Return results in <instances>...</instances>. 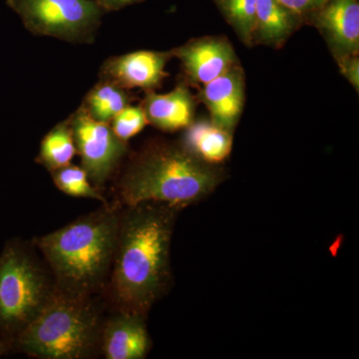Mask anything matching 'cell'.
<instances>
[{"instance_id":"30bf717a","label":"cell","mask_w":359,"mask_h":359,"mask_svg":"<svg viewBox=\"0 0 359 359\" xmlns=\"http://www.w3.org/2000/svg\"><path fill=\"white\" fill-rule=\"evenodd\" d=\"M171 52L181 61L189 79L197 84L209 83L237 65L233 46L219 37L192 40Z\"/></svg>"},{"instance_id":"ffe728a7","label":"cell","mask_w":359,"mask_h":359,"mask_svg":"<svg viewBox=\"0 0 359 359\" xmlns=\"http://www.w3.org/2000/svg\"><path fill=\"white\" fill-rule=\"evenodd\" d=\"M109 124L120 140L128 142L140 133L149 123L142 106L128 105L120 111Z\"/></svg>"},{"instance_id":"8992f818","label":"cell","mask_w":359,"mask_h":359,"mask_svg":"<svg viewBox=\"0 0 359 359\" xmlns=\"http://www.w3.org/2000/svg\"><path fill=\"white\" fill-rule=\"evenodd\" d=\"M33 34L83 43L93 39L101 7L93 0H8Z\"/></svg>"},{"instance_id":"7c38bea8","label":"cell","mask_w":359,"mask_h":359,"mask_svg":"<svg viewBox=\"0 0 359 359\" xmlns=\"http://www.w3.org/2000/svg\"><path fill=\"white\" fill-rule=\"evenodd\" d=\"M201 98L211 114V122L233 133L245 103V77L242 67L237 63L221 76L205 84Z\"/></svg>"},{"instance_id":"ba28073f","label":"cell","mask_w":359,"mask_h":359,"mask_svg":"<svg viewBox=\"0 0 359 359\" xmlns=\"http://www.w3.org/2000/svg\"><path fill=\"white\" fill-rule=\"evenodd\" d=\"M171 51L139 50L107 59L101 67V79L124 90L142 88L152 91L168 73L165 68Z\"/></svg>"},{"instance_id":"603a6c76","label":"cell","mask_w":359,"mask_h":359,"mask_svg":"<svg viewBox=\"0 0 359 359\" xmlns=\"http://www.w3.org/2000/svg\"><path fill=\"white\" fill-rule=\"evenodd\" d=\"M140 1H143V0H96L95 2L101 8L118 11V9L124 8V7Z\"/></svg>"},{"instance_id":"2e32d148","label":"cell","mask_w":359,"mask_h":359,"mask_svg":"<svg viewBox=\"0 0 359 359\" xmlns=\"http://www.w3.org/2000/svg\"><path fill=\"white\" fill-rule=\"evenodd\" d=\"M76 154L72 130L67 120L59 123L45 135L36 160L49 172H52L71 164V161Z\"/></svg>"},{"instance_id":"8fae6325","label":"cell","mask_w":359,"mask_h":359,"mask_svg":"<svg viewBox=\"0 0 359 359\" xmlns=\"http://www.w3.org/2000/svg\"><path fill=\"white\" fill-rule=\"evenodd\" d=\"M309 18L327 40L335 58L358 55L359 0H327Z\"/></svg>"},{"instance_id":"52a82bcc","label":"cell","mask_w":359,"mask_h":359,"mask_svg":"<svg viewBox=\"0 0 359 359\" xmlns=\"http://www.w3.org/2000/svg\"><path fill=\"white\" fill-rule=\"evenodd\" d=\"M81 167L92 185L102 192L128 152L127 142L116 136L109 123L93 119L81 106L68 119Z\"/></svg>"},{"instance_id":"44dd1931","label":"cell","mask_w":359,"mask_h":359,"mask_svg":"<svg viewBox=\"0 0 359 359\" xmlns=\"http://www.w3.org/2000/svg\"><path fill=\"white\" fill-rule=\"evenodd\" d=\"M283 6L302 18L320 8L327 0H276Z\"/></svg>"},{"instance_id":"9a60e30c","label":"cell","mask_w":359,"mask_h":359,"mask_svg":"<svg viewBox=\"0 0 359 359\" xmlns=\"http://www.w3.org/2000/svg\"><path fill=\"white\" fill-rule=\"evenodd\" d=\"M182 145L208 164L218 165L231 154L233 133L212 122H192Z\"/></svg>"},{"instance_id":"5b68a950","label":"cell","mask_w":359,"mask_h":359,"mask_svg":"<svg viewBox=\"0 0 359 359\" xmlns=\"http://www.w3.org/2000/svg\"><path fill=\"white\" fill-rule=\"evenodd\" d=\"M56 292L50 269L34 245L18 238L0 254V339L11 346Z\"/></svg>"},{"instance_id":"3957f363","label":"cell","mask_w":359,"mask_h":359,"mask_svg":"<svg viewBox=\"0 0 359 359\" xmlns=\"http://www.w3.org/2000/svg\"><path fill=\"white\" fill-rule=\"evenodd\" d=\"M223 180L222 169L182 144L154 143L129 163L118 180L116 200L123 205L158 202L185 209L214 192Z\"/></svg>"},{"instance_id":"6da1fadb","label":"cell","mask_w":359,"mask_h":359,"mask_svg":"<svg viewBox=\"0 0 359 359\" xmlns=\"http://www.w3.org/2000/svg\"><path fill=\"white\" fill-rule=\"evenodd\" d=\"M177 205H124L114 261L104 295L112 309L147 316L171 283V243Z\"/></svg>"},{"instance_id":"7a4b0ae2","label":"cell","mask_w":359,"mask_h":359,"mask_svg":"<svg viewBox=\"0 0 359 359\" xmlns=\"http://www.w3.org/2000/svg\"><path fill=\"white\" fill-rule=\"evenodd\" d=\"M115 202L33 238L50 269L58 292L76 297L102 295L114 261L123 210Z\"/></svg>"},{"instance_id":"9c48e42d","label":"cell","mask_w":359,"mask_h":359,"mask_svg":"<svg viewBox=\"0 0 359 359\" xmlns=\"http://www.w3.org/2000/svg\"><path fill=\"white\" fill-rule=\"evenodd\" d=\"M151 348L146 316L113 309L101 330L100 355L106 359H143Z\"/></svg>"},{"instance_id":"277c9868","label":"cell","mask_w":359,"mask_h":359,"mask_svg":"<svg viewBox=\"0 0 359 359\" xmlns=\"http://www.w3.org/2000/svg\"><path fill=\"white\" fill-rule=\"evenodd\" d=\"M101 295L58 292L13 342L11 351L40 359H90L100 355L104 318Z\"/></svg>"},{"instance_id":"d6986e66","label":"cell","mask_w":359,"mask_h":359,"mask_svg":"<svg viewBox=\"0 0 359 359\" xmlns=\"http://www.w3.org/2000/svg\"><path fill=\"white\" fill-rule=\"evenodd\" d=\"M224 18L245 44H252L257 0H215Z\"/></svg>"},{"instance_id":"e0dca14e","label":"cell","mask_w":359,"mask_h":359,"mask_svg":"<svg viewBox=\"0 0 359 359\" xmlns=\"http://www.w3.org/2000/svg\"><path fill=\"white\" fill-rule=\"evenodd\" d=\"M128 105L130 97L126 90L104 80L90 90L82 104L93 119L103 123H110Z\"/></svg>"},{"instance_id":"7402d4cb","label":"cell","mask_w":359,"mask_h":359,"mask_svg":"<svg viewBox=\"0 0 359 359\" xmlns=\"http://www.w3.org/2000/svg\"><path fill=\"white\" fill-rule=\"evenodd\" d=\"M340 72L351 82L356 91L359 89V59L358 55L344 56L337 59Z\"/></svg>"},{"instance_id":"4fadbf2b","label":"cell","mask_w":359,"mask_h":359,"mask_svg":"<svg viewBox=\"0 0 359 359\" xmlns=\"http://www.w3.org/2000/svg\"><path fill=\"white\" fill-rule=\"evenodd\" d=\"M141 106L149 124L162 131L174 132L192 124L195 105L192 94L184 85L169 93L148 91Z\"/></svg>"},{"instance_id":"cb8c5ba5","label":"cell","mask_w":359,"mask_h":359,"mask_svg":"<svg viewBox=\"0 0 359 359\" xmlns=\"http://www.w3.org/2000/svg\"><path fill=\"white\" fill-rule=\"evenodd\" d=\"M9 351H11V348H9L8 344L4 340L0 339V356L8 353Z\"/></svg>"},{"instance_id":"5bb4252c","label":"cell","mask_w":359,"mask_h":359,"mask_svg":"<svg viewBox=\"0 0 359 359\" xmlns=\"http://www.w3.org/2000/svg\"><path fill=\"white\" fill-rule=\"evenodd\" d=\"M302 18L276 0H257L252 43L282 46L301 25Z\"/></svg>"},{"instance_id":"ac0fdd59","label":"cell","mask_w":359,"mask_h":359,"mask_svg":"<svg viewBox=\"0 0 359 359\" xmlns=\"http://www.w3.org/2000/svg\"><path fill=\"white\" fill-rule=\"evenodd\" d=\"M58 190L75 198H86L107 204L108 201L101 191L92 185L88 175L82 167L67 165L50 172Z\"/></svg>"}]
</instances>
